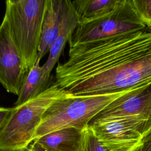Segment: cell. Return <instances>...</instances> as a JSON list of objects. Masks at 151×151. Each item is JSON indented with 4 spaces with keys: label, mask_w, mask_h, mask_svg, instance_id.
<instances>
[{
    "label": "cell",
    "mask_w": 151,
    "mask_h": 151,
    "mask_svg": "<svg viewBox=\"0 0 151 151\" xmlns=\"http://www.w3.org/2000/svg\"><path fill=\"white\" fill-rule=\"evenodd\" d=\"M78 95H110L151 83V29L70 47L55 82Z\"/></svg>",
    "instance_id": "6da1fadb"
},
{
    "label": "cell",
    "mask_w": 151,
    "mask_h": 151,
    "mask_svg": "<svg viewBox=\"0 0 151 151\" xmlns=\"http://www.w3.org/2000/svg\"><path fill=\"white\" fill-rule=\"evenodd\" d=\"M124 93L110 95H78L65 90L44 113L34 140L64 128L74 127L85 129L96 115Z\"/></svg>",
    "instance_id": "7a4b0ae2"
},
{
    "label": "cell",
    "mask_w": 151,
    "mask_h": 151,
    "mask_svg": "<svg viewBox=\"0 0 151 151\" xmlns=\"http://www.w3.org/2000/svg\"><path fill=\"white\" fill-rule=\"evenodd\" d=\"M47 0H8L4 17L28 72L36 63Z\"/></svg>",
    "instance_id": "3957f363"
},
{
    "label": "cell",
    "mask_w": 151,
    "mask_h": 151,
    "mask_svg": "<svg viewBox=\"0 0 151 151\" xmlns=\"http://www.w3.org/2000/svg\"><path fill=\"white\" fill-rule=\"evenodd\" d=\"M64 91L54 83L36 97L13 107L0 130V151H25L34 141L44 113Z\"/></svg>",
    "instance_id": "277c9868"
},
{
    "label": "cell",
    "mask_w": 151,
    "mask_h": 151,
    "mask_svg": "<svg viewBox=\"0 0 151 151\" xmlns=\"http://www.w3.org/2000/svg\"><path fill=\"white\" fill-rule=\"evenodd\" d=\"M147 29L132 3L121 0L110 12L80 22L69 41L70 47L105 40Z\"/></svg>",
    "instance_id": "5b68a950"
},
{
    "label": "cell",
    "mask_w": 151,
    "mask_h": 151,
    "mask_svg": "<svg viewBox=\"0 0 151 151\" xmlns=\"http://www.w3.org/2000/svg\"><path fill=\"white\" fill-rule=\"evenodd\" d=\"M88 126L106 151H133L151 132L145 122L132 117L91 121Z\"/></svg>",
    "instance_id": "8992f818"
},
{
    "label": "cell",
    "mask_w": 151,
    "mask_h": 151,
    "mask_svg": "<svg viewBox=\"0 0 151 151\" xmlns=\"http://www.w3.org/2000/svg\"><path fill=\"white\" fill-rule=\"evenodd\" d=\"M117 117L134 118L145 122L151 129V83L123 93L91 121Z\"/></svg>",
    "instance_id": "52a82bcc"
},
{
    "label": "cell",
    "mask_w": 151,
    "mask_h": 151,
    "mask_svg": "<svg viewBox=\"0 0 151 151\" xmlns=\"http://www.w3.org/2000/svg\"><path fill=\"white\" fill-rule=\"evenodd\" d=\"M26 73L4 17L0 24V84L8 93L18 96Z\"/></svg>",
    "instance_id": "ba28073f"
},
{
    "label": "cell",
    "mask_w": 151,
    "mask_h": 151,
    "mask_svg": "<svg viewBox=\"0 0 151 151\" xmlns=\"http://www.w3.org/2000/svg\"><path fill=\"white\" fill-rule=\"evenodd\" d=\"M66 0H47L37 60L41 61L56 40L61 26Z\"/></svg>",
    "instance_id": "9c48e42d"
},
{
    "label": "cell",
    "mask_w": 151,
    "mask_h": 151,
    "mask_svg": "<svg viewBox=\"0 0 151 151\" xmlns=\"http://www.w3.org/2000/svg\"><path fill=\"white\" fill-rule=\"evenodd\" d=\"M80 23L78 17L71 1L66 0V5L59 34L52 44L47 60L42 65L44 73L51 77V72L57 63L67 42L71 38Z\"/></svg>",
    "instance_id": "30bf717a"
},
{
    "label": "cell",
    "mask_w": 151,
    "mask_h": 151,
    "mask_svg": "<svg viewBox=\"0 0 151 151\" xmlns=\"http://www.w3.org/2000/svg\"><path fill=\"white\" fill-rule=\"evenodd\" d=\"M84 130L74 127L64 128L34 141L47 151H81Z\"/></svg>",
    "instance_id": "8fae6325"
},
{
    "label": "cell",
    "mask_w": 151,
    "mask_h": 151,
    "mask_svg": "<svg viewBox=\"0 0 151 151\" xmlns=\"http://www.w3.org/2000/svg\"><path fill=\"white\" fill-rule=\"evenodd\" d=\"M40 63V61L37 60L33 67L27 72L15 106L21 105L36 97L51 86V77L45 75Z\"/></svg>",
    "instance_id": "7c38bea8"
},
{
    "label": "cell",
    "mask_w": 151,
    "mask_h": 151,
    "mask_svg": "<svg viewBox=\"0 0 151 151\" xmlns=\"http://www.w3.org/2000/svg\"><path fill=\"white\" fill-rule=\"evenodd\" d=\"M121 0H75L72 2L80 22L101 17L111 11Z\"/></svg>",
    "instance_id": "4fadbf2b"
},
{
    "label": "cell",
    "mask_w": 151,
    "mask_h": 151,
    "mask_svg": "<svg viewBox=\"0 0 151 151\" xmlns=\"http://www.w3.org/2000/svg\"><path fill=\"white\" fill-rule=\"evenodd\" d=\"M81 151H106L88 126L83 132Z\"/></svg>",
    "instance_id": "5bb4252c"
},
{
    "label": "cell",
    "mask_w": 151,
    "mask_h": 151,
    "mask_svg": "<svg viewBox=\"0 0 151 151\" xmlns=\"http://www.w3.org/2000/svg\"><path fill=\"white\" fill-rule=\"evenodd\" d=\"M135 11L146 25L151 29V0H131Z\"/></svg>",
    "instance_id": "9a60e30c"
},
{
    "label": "cell",
    "mask_w": 151,
    "mask_h": 151,
    "mask_svg": "<svg viewBox=\"0 0 151 151\" xmlns=\"http://www.w3.org/2000/svg\"><path fill=\"white\" fill-rule=\"evenodd\" d=\"M139 149L140 151H151V132L143 137Z\"/></svg>",
    "instance_id": "2e32d148"
},
{
    "label": "cell",
    "mask_w": 151,
    "mask_h": 151,
    "mask_svg": "<svg viewBox=\"0 0 151 151\" xmlns=\"http://www.w3.org/2000/svg\"><path fill=\"white\" fill-rule=\"evenodd\" d=\"M12 110V107H0V130L5 124Z\"/></svg>",
    "instance_id": "e0dca14e"
},
{
    "label": "cell",
    "mask_w": 151,
    "mask_h": 151,
    "mask_svg": "<svg viewBox=\"0 0 151 151\" xmlns=\"http://www.w3.org/2000/svg\"><path fill=\"white\" fill-rule=\"evenodd\" d=\"M25 151H47L42 148L35 142H32Z\"/></svg>",
    "instance_id": "ac0fdd59"
},
{
    "label": "cell",
    "mask_w": 151,
    "mask_h": 151,
    "mask_svg": "<svg viewBox=\"0 0 151 151\" xmlns=\"http://www.w3.org/2000/svg\"><path fill=\"white\" fill-rule=\"evenodd\" d=\"M133 151H140V149H139V146L137 147L135 150H134Z\"/></svg>",
    "instance_id": "d6986e66"
}]
</instances>
